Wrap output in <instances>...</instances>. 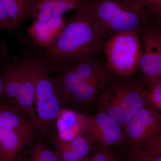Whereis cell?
I'll return each instance as SVG.
<instances>
[{
  "mask_svg": "<svg viewBox=\"0 0 161 161\" xmlns=\"http://www.w3.org/2000/svg\"><path fill=\"white\" fill-rule=\"evenodd\" d=\"M95 142V140L86 131L66 143L77 154L80 161H89Z\"/></svg>",
  "mask_w": 161,
  "mask_h": 161,
  "instance_id": "obj_19",
  "label": "cell"
},
{
  "mask_svg": "<svg viewBox=\"0 0 161 161\" xmlns=\"http://www.w3.org/2000/svg\"><path fill=\"white\" fill-rule=\"evenodd\" d=\"M22 55L26 57L31 67L36 81V123L45 138L57 134L56 119L64 105L57 92L53 76L46 63L30 49L23 37L19 39Z\"/></svg>",
  "mask_w": 161,
  "mask_h": 161,
  "instance_id": "obj_2",
  "label": "cell"
},
{
  "mask_svg": "<svg viewBox=\"0 0 161 161\" xmlns=\"http://www.w3.org/2000/svg\"><path fill=\"white\" fill-rule=\"evenodd\" d=\"M126 156L128 161H161V154L152 155L139 148L127 149Z\"/></svg>",
  "mask_w": 161,
  "mask_h": 161,
  "instance_id": "obj_25",
  "label": "cell"
},
{
  "mask_svg": "<svg viewBox=\"0 0 161 161\" xmlns=\"http://www.w3.org/2000/svg\"><path fill=\"white\" fill-rule=\"evenodd\" d=\"M138 148L143 152L152 155L161 154V128Z\"/></svg>",
  "mask_w": 161,
  "mask_h": 161,
  "instance_id": "obj_24",
  "label": "cell"
},
{
  "mask_svg": "<svg viewBox=\"0 0 161 161\" xmlns=\"http://www.w3.org/2000/svg\"><path fill=\"white\" fill-rule=\"evenodd\" d=\"M86 8L100 28L104 41L123 32L140 34L153 25L144 10L132 6V0H88Z\"/></svg>",
  "mask_w": 161,
  "mask_h": 161,
  "instance_id": "obj_3",
  "label": "cell"
},
{
  "mask_svg": "<svg viewBox=\"0 0 161 161\" xmlns=\"http://www.w3.org/2000/svg\"><path fill=\"white\" fill-rule=\"evenodd\" d=\"M88 127L86 131L95 142L104 147L123 145L126 143L124 128L103 112L87 114Z\"/></svg>",
  "mask_w": 161,
  "mask_h": 161,
  "instance_id": "obj_9",
  "label": "cell"
},
{
  "mask_svg": "<svg viewBox=\"0 0 161 161\" xmlns=\"http://www.w3.org/2000/svg\"><path fill=\"white\" fill-rule=\"evenodd\" d=\"M88 0H30L28 17L32 23L62 17L68 12L82 9Z\"/></svg>",
  "mask_w": 161,
  "mask_h": 161,
  "instance_id": "obj_10",
  "label": "cell"
},
{
  "mask_svg": "<svg viewBox=\"0 0 161 161\" xmlns=\"http://www.w3.org/2000/svg\"><path fill=\"white\" fill-rule=\"evenodd\" d=\"M146 91L148 104L161 114V81L153 85Z\"/></svg>",
  "mask_w": 161,
  "mask_h": 161,
  "instance_id": "obj_23",
  "label": "cell"
},
{
  "mask_svg": "<svg viewBox=\"0 0 161 161\" xmlns=\"http://www.w3.org/2000/svg\"><path fill=\"white\" fill-rule=\"evenodd\" d=\"M132 6L145 11L153 24L161 23V0H132Z\"/></svg>",
  "mask_w": 161,
  "mask_h": 161,
  "instance_id": "obj_20",
  "label": "cell"
},
{
  "mask_svg": "<svg viewBox=\"0 0 161 161\" xmlns=\"http://www.w3.org/2000/svg\"><path fill=\"white\" fill-rule=\"evenodd\" d=\"M89 161H123L109 147L95 145Z\"/></svg>",
  "mask_w": 161,
  "mask_h": 161,
  "instance_id": "obj_22",
  "label": "cell"
},
{
  "mask_svg": "<svg viewBox=\"0 0 161 161\" xmlns=\"http://www.w3.org/2000/svg\"><path fill=\"white\" fill-rule=\"evenodd\" d=\"M0 161H1V159H0Z\"/></svg>",
  "mask_w": 161,
  "mask_h": 161,
  "instance_id": "obj_29",
  "label": "cell"
},
{
  "mask_svg": "<svg viewBox=\"0 0 161 161\" xmlns=\"http://www.w3.org/2000/svg\"><path fill=\"white\" fill-rule=\"evenodd\" d=\"M142 53V43L136 31L116 34L105 40L103 47L108 69L117 77H133Z\"/></svg>",
  "mask_w": 161,
  "mask_h": 161,
  "instance_id": "obj_6",
  "label": "cell"
},
{
  "mask_svg": "<svg viewBox=\"0 0 161 161\" xmlns=\"http://www.w3.org/2000/svg\"><path fill=\"white\" fill-rule=\"evenodd\" d=\"M36 124L6 98L0 101V159L16 161L40 133Z\"/></svg>",
  "mask_w": 161,
  "mask_h": 161,
  "instance_id": "obj_5",
  "label": "cell"
},
{
  "mask_svg": "<svg viewBox=\"0 0 161 161\" xmlns=\"http://www.w3.org/2000/svg\"><path fill=\"white\" fill-rule=\"evenodd\" d=\"M87 127V114L64 107L56 119V136L59 141L68 142L86 132Z\"/></svg>",
  "mask_w": 161,
  "mask_h": 161,
  "instance_id": "obj_11",
  "label": "cell"
},
{
  "mask_svg": "<svg viewBox=\"0 0 161 161\" xmlns=\"http://www.w3.org/2000/svg\"><path fill=\"white\" fill-rule=\"evenodd\" d=\"M56 135L51 137L49 141L58 156L59 161H80L77 154L67 143L59 141Z\"/></svg>",
  "mask_w": 161,
  "mask_h": 161,
  "instance_id": "obj_21",
  "label": "cell"
},
{
  "mask_svg": "<svg viewBox=\"0 0 161 161\" xmlns=\"http://www.w3.org/2000/svg\"><path fill=\"white\" fill-rule=\"evenodd\" d=\"M143 53L140 61V82L144 88L161 81V38L151 26L141 33Z\"/></svg>",
  "mask_w": 161,
  "mask_h": 161,
  "instance_id": "obj_7",
  "label": "cell"
},
{
  "mask_svg": "<svg viewBox=\"0 0 161 161\" xmlns=\"http://www.w3.org/2000/svg\"><path fill=\"white\" fill-rule=\"evenodd\" d=\"M116 76L109 73L101 77L82 81L75 90L68 105L76 110H82L95 105L98 95Z\"/></svg>",
  "mask_w": 161,
  "mask_h": 161,
  "instance_id": "obj_13",
  "label": "cell"
},
{
  "mask_svg": "<svg viewBox=\"0 0 161 161\" xmlns=\"http://www.w3.org/2000/svg\"><path fill=\"white\" fill-rule=\"evenodd\" d=\"M16 28L7 13L2 1L0 0V32L11 31Z\"/></svg>",
  "mask_w": 161,
  "mask_h": 161,
  "instance_id": "obj_26",
  "label": "cell"
},
{
  "mask_svg": "<svg viewBox=\"0 0 161 161\" xmlns=\"http://www.w3.org/2000/svg\"><path fill=\"white\" fill-rule=\"evenodd\" d=\"M7 13L16 28L29 19L28 7L30 0H1Z\"/></svg>",
  "mask_w": 161,
  "mask_h": 161,
  "instance_id": "obj_18",
  "label": "cell"
},
{
  "mask_svg": "<svg viewBox=\"0 0 161 161\" xmlns=\"http://www.w3.org/2000/svg\"><path fill=\"white\" fill-rule=\"evenodd\" d=\"M71 65L82 81L111 73L107 68L105 60L100 57L80 61Z\"/></svg>",
  "mask_w": 161,
  "mask_h": 161,
  "instance_id": "obj_17",
  "label": "cell"
},
{
  "mask_svg": "<svg viewBox=\"0 0 161 161\" xmlns=\"http://www.w3.org/2000/svg\"><path fill=\"white\" fill-rule=\"evenodd\" d=\"M62 17L32 23L27 32L33 43L40 48L49 47L55 43L66 26Z\"/></svg>",
  "mask_w": 161,
  "mask_h": 161,
  "instance_id": "obj_14",
  "label": "cell"
},
{
  "mask_svg": "<svg viewBox=\"0 0 161 161\" xmlns=\"http://www.w3.org/2000/svg\"><path fill=\"white\" fill-rule=\"evenodd\" d=\"M40 132L34 141L18 156L16 161H59L57 153L46 144Z\"/></svg>",
  "mask_w": 161,
  "mask_h": 161,
  "instance_id": "obj_16",
  "label": "cell"
},
{
  "mask_svg": "<svg viewBox=\"0 0 161 161\" xmlns=\"http://www.w3.org/2000/svg\"><path fill=\"white\" fill-rule=\"evenodd\" d=\"M127 149L140 147L161 128V114L149 104L142 108L123 127Z\"/></svg>",
  "mask_w": 161,
  "mask_h": 161,
  "instance_id": "obj_8",
  "label": "cell"
},
{
  "mask_svg": "<svg viewBox=\"0 0 161 161\" xmlns=\"http://www.w3.org/2000/svg\"><path fill=\"white\" fill-rule=\"evenodd\" d=\"M23 56V55H22ZM21 70L20 91L15 105L28 118L36 123V81L29 61L23 56L19 61Z\"/></svg>",
  "mask_w": 161,
  "mask_h": 161,
  "instance_id": "obj_12",
  "label": "cell"
},
{
  "mask_svg": "<svg viewBox=\"0 0 161 161\" xmlns=\"http://www.w3.org/2000/svg\"><path fill=\"white\" fill-rule=\"evenodd\" d=\"M148 104L146 89L132 77H116L102 92L95 106L123 127Z\"/></svg>",
  "mask_w": 161,
  "mask_h": 161,
  "instance_id": "obj_4",
  "label": "cell"
},
{
  "mask_svg": "<svg viewBox=\"0 0 161 161\" xmlns=\"http://www.w3.org/2000/svg\"><path fill=\"white\" fill-rule=\"evenodd\" d=\"M104 40L102 32L86 8L75 11L57 41L40 48L38 56L46 63L50 74L65 67L100 58Z\"/></svg>",
  "mask_w": 161,
  "mask_h": 161,
  "instance_id": "obj_1",
  "label": "cell"
},
{
  "mask_svg": "<svg viewBox=\"0 0 161 161\" xmlns=\"http://www.w3.org/2000/svg\"><path fill=\"white\" fill-rule=\"evenodd\" d=\"M155 27L158 31L161 38V23L156 25Z\"/></svg>",
  "mask_w": 161,
  "mask_h": 161,
  "instance_id": "obj_28",
  "label": "cell"
},
{
  "mask_svg": "<svg viewBox=\"0 0 161 161\" xmlns=\"http://www.w3.org/2000/svg\"><path fill=\"white\" fill-rule=\"evenodd\" d=\"M5 98V94H4V82L3 75L0 69V101Z\"/></svg>",
  "mask_w": 161,
  "mask_h": 161,
  "instance_id": "obj_27",
  "label": "cell"
},
{
  "mask_svg": "<svg viewBox=\"0 0 161 161\" xmlns=\"http://www.w3.org/2000/svg\"><path fill=\"white\" fill-rule=\"evenodd\" d=\"M53 78L59 98L64 106L67 107L72 95L82 81L72 65L60 69Z\"/></svg>",
  "mask_w": 161,
  "mask_h": 161,
  "instance_id": "obj_15",
  "label": "cell"
}]
</instances>
